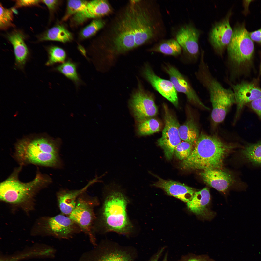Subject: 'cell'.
<instances>
[{
  "label": "cell",
  "instance_id": "6da1fadb",
  "mask_svg": "<svg viewBox=\"0 0 261 261\" xmlns=\"http://www.w3.org/2000/svg\"><path fill=\"white\" fill-rule=\"evenodd\" d=\"M134 20L133 5L130 0L105 26L100 47L106 55H118L136 48Z\"/></svg>",
  "mask_w": 261,
  "mask_h": 261
},
{
  "label": "cell",
  "instance_id": "7a4b0ae2",
  "mask_svg": "<svg viewBox=\"0 0 261 261\" xmlns=\"http://www.w3.org/2000/svg\"><path fill=\"white\" fill-rule=\"evenodd\" d=\"M237 146L226 143L216 135L202 133L181 166L185 170L220 169L226 156Z\"/></svg>",
  "mask_w": 261,
  "mask_h": 261
},
{
  "label": "cell",
  "instance_id": "3957f363",
  "mask_svg": "<svg viewBox=\"0 0 261 261\" xmlns=\"http://www.w3.org/2000/svg\"><path fill=\"white\" fill-rule=\"evenodd\" d=\"M61 143L59 138L54 139L40 137L24 139L15 144L14 156L22 166L32 164L60 167L62 163L58 153Z\"/></svg>",
  "mask_w": 261,
  "mask_h": 261
},
{
  "label": "cell",
  "instance_id": "277c9868",
  "mask_svg": "<svg viewBox=\"0 0 261 261\" xmlns=\"http://www.w3.org/2000/svg\"><path fill=\"white\" fill-rule=\"evenodd\" d=\"M254 49L253 42L244 26L235 27L226 50L225 62V77L229 81L235 82L244 68L251 62Z\"/></svg>",
  "mask_w": 261,
  "mask_h": 261
},
{
  "label": "cell",
  "instance_id": "5b68a950",
  "mask_svg": "<svg viewBox=\"0 0 261 261\" xmlns=\"http://www.w3.org/2000/svg\"><path fill=\"white\" fill-rule=\"evenodd\" d=\"M109 190L102 209V219L108 231L129 234L132 226L128 218L127 201L120 186L114 182L105 186Z\"/></svg>",
  "mask_w": 261,
  "mask_h": 261
},
{
  "label": "cell",
  "instance_id": "8992f818",
  "mask_svg": "<svg viewBox=\"0 0 261 261\" xmlns=\"http://www.w3.org/2000/svg\"><path fill=\"white\" fill-rule=\"evenodd\" d=\"M134 26L136 48L155 41L161 35L162 23L152 2L133 0Z\"/></svg>",
  "mask_w": 261,
  "mask_h": 261
},
{
  "label": "cell",
  "instance_id": "52a82bcc",
  "mask_svg": "<svg viewBox=\"0 0 261 261\" xmlns=\"http://www.w3.org/2000/svg\"><path fill=\"white\" fill-rule=\"evenodd\" d=\"M22 166L16 168L10 175L2 182L6 187L9 196L20 203L26 199L36 189L47 186L52 182L48 175L37 171L34 178L30 181H21L19 174Z\"/></svg>",
  "mask_w": 261,
  "mask_h": 261
},
{
  "label": "cell",
  "instance_id": "ba28073f",
  "mask_svg": "<svg viewBox=\"0 0 261 261\" xmlns=\"http://www.w3.org/2000/svg\"><path fill=\"white\" fill-rule=\"evenodd\" d=\"M98 204L96 198L85 192L78 197L75 208L68 216L81 231L89 236L91 242L95 245L96 240L93 231L95 218L94 209Z\"/></svg>",
  "mask_w": 261,
  "mask_h": 261
},
{
  "label": "cell",
  "instance_id": "9c48e42d",
  "mask_svg": "<svg viewBox=\"0 0 261 261\" xmlns=\"http://www.w3.org/2000/svg\"><path fill=\"white\" fill-rule=\"evenodd\" d=\"M163 106L164 126L161 136L158 140L157 143L163 149L166 159L170 160L174 154L175 148L182 141L179 131L180 125L167 107L165 104Z\"/></svg>",
  "mask_w": 261,
  "mask_h": 261
},
{
  "label": "cell",
  "instance_id": "30bf717a",
  "mask_svg": "<svg viewBox=\"0 0 261 261\" xmlns=\"http://www.w3.org/2000/svg\"><path fill=\"white\" fill-rule=\"evenodd\" d=\"M131 247L105 242L91 252L89 261H135L136 254Z\"/></svg>",
  "mask_w": 261,
  "mask_h": 261
},
{
  "label": "cell",
  "instance_id": "8fae6325",
  "mask_svg": "<svg viewBox=\"0 0 261 261\" xmlns=\"http://www.w3.org/2000/svg\"><path fill=\"white\" fill-rule=\"evenodd\" d=\"M130 105L134 115L138 122L156 115L158 109L152 96L140 83L133 92Z\"/></svg>",
  "mask_w": 261,
  "mask_h": 261
},
{
  "label": "cell",
  "instance_id": "7c38bea8",
  "mask_svg": "<svg viewBox=\"0 0 261 261\" xmlns=\"http://www.w3.org/2000/svg\"><path fill=\"white\" fill-rule=\"evenodd\" d=\"M230 10L222 19L213 25L209 32V41L215 53L223 58L231 41L233 33L230 23Z\"/></svg>",
  "mask_w": 261,
  "mask_h": 261
},
{
  "label": "cell",
  "instance_id": "4fadbf2b",
  "mask_svg": "<svg viewBox=\"0 0 261 261\" xmlns=\"http://www.w3.org/2000/svg\"><path fill=\"white\" fill-rule=\"evenodd\" d=\"M200 34L198 29L189 24L180 27L176 34V41L191 63H196L199 60L201 51L198 42Z\"/></svg>",
  "mask_w": 261,
  "mask_h": 261
},
{
  "label": "cell",
  "instance_id": "5bb4252c",
  "mask_svg": "<svg viewBox=\"0 0 261 261\" xmlns=\"http://www.w3.org/2000/svg\"><path fill=\"white\" fill-rule=\"evenodd\" d=\"M224 81L234 93L236 105L234 119L236 121L246 104L261 97V88L253 82L243 81L234 84L225 79Z\"/></svg>",
  "mask_w": 261,
  "mask_h": 261
},
{
  "label": "cell",
  "instance_id": "9a60e30c",
  "mask_svg": "<svg viewBox=\"0 0 261 261\" xmlns=\"http://www.w3.org/2000/svg\"><path fill=\"white\" fill-rule=\"evenodd\" d=\"M165 68L176 91L184 93L191 103L203 109L210 110L202 101L190 82L176 68L168 65Z\"/></svg>",
  "mask_w": 261,
  "mask_h": 261
},
{
  "label": "cell",
  "instance_id": "2e32d148",
  "mask_svg": "<svg viewBox=\"0 0 261 261\" xmlns=\"http://www.w3.org/2000/svg\"><path fill=\"white\" fill-rule=\"evenodd\" d=\"M142 73L145 78L155 90L174 106L178 107V101L177 92L170 81L158 76L147 65L145 66Z\"/></svg>",
  "mask_w": 261,
  "mask_h": 261
},
{
  "label": "cell",
  "instance_id": "e0dca14e",
  "mask_svg": "<svg viewBox=\"0 0 261 261\" xmlns=\"http://www.w3.org/2000/svg\"><path fill=\"white\" fill-rule=\"evenodd\" d=\"M49 231L58 238L68 239L81 231L78 226L68 216L59 214L48 221Z\"/></svg>",
  "mask_w": 261,
  "mask_h": 261
},
{
  "label": "cell",
  "instance_id": "ac0fdd59",
  "mask_svg": "<svg viewBox=\"0 0 261 261\" xmlns=\"http://www.w3.org/2000/svg\"><path fill=\"white\" fill-rule=\"evenodd\" d=\"M113 11L111 5L107 0H95L88 2L82 12L73 16V20L77 24L83 23L90 18L95 19L108 15Z\"/></svg>",
  "mask_w": 261,
  "mask_h": 261
},
{
  "label": "cell",
  "instance_id": "d6986e66",
  "mask_svg": "<svg viewBox=\"0 0 261 261\" xmlns=\"http://www.w3.org/2000/svg\"><path fill=\"white\" fill-rule=\"evenodd\" d=\"M157 177L158 180L153 185L163 189L168 195L186 203L193 197L196 192L194 188L176 181Z\"/></svg>",
  "mask_w": 261,
  "mask_h": 261
},
{
  "label": "cell",
  "instance_id": "ffe728a7",
  "mask_svg": "<svg viewBox=\"0 0 261 261\" xmlns=\"http://www.w3.org/2000/svg\"><path fill=\"white\" fill-rule=\"evenodd\" d=\"M210 199L209 189L205 188L196 192L193 197L186 204L189 210L202 218L211 219L215 215L214 213L209 208Z\"/></svg>",
  "mask_w": 261,
  "mask_h": 261
},
{
  "label": "cell",
  "instance_id": "44dd1931",
  "mask_svg": "<svg viewBox=\"0 0 261 261\" xmlns=\"http://www.w3.org/2000/svg\"><path fill=\"white\" fill-rule=\"evenodd\" d=\"M200 175L205 184L222 192L226 191L233 181L232 177L230 174L220 169L203 170Z\"/></svg>",
  "mask_w": 261,
  "mask_h": 261
},
{
  "label": "cell",
  "instance_id": "7402d4cb",
  "mask_svg": "<svg viewBox=\"0 0 261 261\" xmlns=\"http://www.w3.org/2000/svg\"><path fill=\"white\" fill-rule=\"evenodd\" d=\"M97 180L96 178L80 189H62L59 191L57 193V198L58 206L62 214L69 216L75 208L79 196Z\"/></svg>",
  "mask_w": 261,
  "mask_h": 261
},
{
  "label": "cell",
  "instance_id": "603a6c76",
  "mask_svg": "<svg viewBox=\"0 0 261 261\" xmlns=\"http://www.w3.org/2000/svg\"><path fill=\"white\" fill-rule=\"evenodd\" d=\"M7 37L13 47L15 66L23 70L29 55V50L24 41V36L19 31H15L8 35Z\"/></svg>",
  "mask_w": 261,
  "mask_h": 261
},
{
  "label": "cell",
  "instance_id": "cb8c5ba5",
  "mask_svg": "<svg viewBox=\"0 0 261 261\" xmlns=\"http://www.w3.org/2000/svg\"><path fill=\"white\" fill-rule=\"evenodd\" d=\"M179 131L182 141L194 145L200 134L198 126L193 116H189L182 125H180Z\"/></svg>",
  "mask_w": 261,
  "mask_h": 261
},
{
  "label": "cell",
  "instance_id": "d4e9b609",
  "mask_svg": "<svg viewBox=\"0 0 261 261\" xmlns=\"http://www.w3.org/2000/svg\"><path fill=\"white\" fill-rule=\"evenodd\" d=\"M72 35L65 27L62 25L55 26L46 31L41 37V41H52L66 43L71 41Z\"/></svg>",
  "mask_w": 261,
  "mask_h": 261
},
{
  "label": "cell",
  "instance_id": "484cf974",
  "mask_svg": "<svg viewBox=\"0 0 261 261\" xmlns=\"http://www.w3.org/2000/svg\"><path fill=\"white\" fill-rule=\"evenodd\" d=\"M243 159L254 165L261 166V141L248 143L241 151Z\"/></svg>",
  "mask_w": 261,
  "mask_h": 261
},
{
  "label": "cell",
  "instance_id": "4316f807",
  "mask_svg": "<svg viewBox=\"0 0 261 261\" xmlns=\"http://www.w3.org/2000/svg\"><path fill=\"white\" fill-rule=\"evenodd\" d=\"M77 63L69 60L57 66L53 70L71 80L77 87L82 83L77 71Z\"/></svg>",
  "mask_w": 261,
  "mask_h": 261
},
{
  "label": "cell",
  "instance_id": "83f0119b",
  "mask_svg": "<svg viewBox=\"0 0 261 261\" xmlns=\"http://www.w3.org/2000/svg\"><path fill=\"white\" fill-rule=\"evenodd\" d=\"M181 47L176 40L171 39L161 42L150 50L167 55L177 56L181 54Z\"/></svg>",
  "mask_w": 261,
  "mask_h": 261
},
{
  "label": "cell",
  "instance_id": "f1b7e54d",
  "mask_svg": "<svg viewBox=\"0 0 261 261\" xmlns=\"http://www.w3.org/2000/svg\"><path fill=\"white\" fill-rule=\"evenodd\" d=\"M137 131L140 136L150 135L159 131L161 125L159 121L152 117L146 119L138 122Z\"/></svg>",
  "mask_w": 261,
  "mask_h": 261
},
{
  "label": "cell",
  "instance_id": "f546056e",
  "mask_svg": "<svg viewBox=\"0 0 261 261\" xmlns=\"http://www.w3.org/2000/svg\"><path fill=\"white\" fill-rule=\"evenodd\" d=\"M48 59L46 66H52L57 63H63L66 58V53L62 48L56 46H52L47 50Z\"/></svg>",
  "mask_w": 261,
  "mask_h": 261
},
{
  "label": "cell",
  "instance_id": "4dcf8cb0",
  "mask_svg": "<svg viewBox=\"0 0 261 261\" xmlns=\"http://www.w3.org/2000/svg\"><path fill=\"white\" fill-rule=\"evenodd\" d=\"M106 24L104 20L101 18L95 19L82 30L80 33L81 36L84 38L91 37L105 27Z\"/></svg>",
  "mask_w": 261,
  "mask_h": 261
},
{
  "label": "cell",
  "instance_id": "1f68e13d",
  "mask_svg": "<svg viewBox=\"0 0 261 261\" xmlns=\"http://www.w3.org/2000/svg\"><path fill=\"white\" fill-rule=\"evenodd\" d=\"M88 2L84 0H69L67 1L66 13L63 20L66 21L72 16L82 11Z\"/></svg>",
  "mask_w": 261,
  "mask_h": 261
},
{
  "label": "cell",
  "instance_id": "d6a6232c",
  "mask_svg": "<svg viewBox=\"0 0 261 261\" xmlns=\"http://www.w3.org/2000/svg\"><path fill=\"white\" fill-rule=\"evenodd\" d=\"M194 146L189 142L182 141L175 148L174 154L179 159L183 160L190 155Z\"/></svg>",
  "mask_w": 261,
  "mask_h": 261
},
{
  "label": "cell",
  "instance_id": "836d02e7",
  "mask_svg": "<svg viewBox=\"0 0 261 261\" xmlns=\"http://www.w3.org/2000/svg\"><path fill=\"white\" fill-rule=\"evenodd\" d=\"M0 28L4 30L13 26V11L12 9H7L0 4Z\"/></svg>",
  "mask_w": 261,
  "mask_h": 261
},
{
  "label": "cell",
  "instance_id": "e575fe53",
  "mask_svg": "<svg viewBox=\"0 0 261 261\" xmlns=\"http://www.w3.org/2000/svg\"><path fill=\"white\" fill-rule=\"evenodd\" d=\"M178 261H215L206 254L196 255L189 254L183 256Z\"/></svg>",
  "mask_w": 261,
  "mask_h": 261
},
{
  "label": "cell",
  "instance_id": "d590c367",
  "mask_svg": "<svg viewBox=\"0 0 261 261\" xmlns=\"http://www.w3.org/2000/svg\"><path fill=\"white\" fill-rule=\"evenodd\" d=\"M41 0H19L16 1L15 7L19 8L36 5L39 3Z\"/></svg>",
  "mask_w": 261,
  "mask_h": 261
},
{
  "label": "cell",
  "instance_id": "8d00e7d4",
  "mask_svg": "<svg viewBox=\"0 0 261 261\" xmlns=\"http://www.w3.org/2000/svg\"><path fill=\"white\" fill-rule=\"evenodd\" d=\"M250 107L261 119V97L249 103Z\"/></svg>",
  "mask_w": 261,
  "mask_h": 261
},
{
  "label": "cell",
  "instance_id": "74e56055",
  "mask_svg": "<svg viewBox=\"0 0 261 261\" xmlns=\"http://www.w3.org/2000/svg\"><path fill=\"white\" fill-rule=\"evenodd\" d=\"M249 34L250 37L252 40L261 43V29Z\"/></svg>",
  "mask_w": 261,
  "mask_h": 261
},
{
  "label": "cell",
  "instance_id": "f35d334b",
  "mask_svg": "<svg viewBox=\"0 0 261 261\" xmlns=\"http://www.w3.org/2000/svg\"><path fill=\"white\" fill-rule=\"evenodd\" d=\"M41 2L45 4L50 11L54 10L59 2L57 0H42Z\"/></svg>",
  "mask_w": 261,
  "mask_h": 261
},
{
  "label": "cell",
  "instance_id": "ab89813d",
  "mask_svg": "<svg viewBox=\"0 0 261 261\" xmlns=\"http://www.w3.org/2000/svg\"><path fill=\"white\" fill-rule=\"evenodd\" d=\"M165 249V247L161 248L152 256L148 261H158Z\"/></svg>",
  "mask_w": 261,
  "mask_h": 261
},
{
  "label": "cell",
  "instance_id": "60d3db41",
  "mask_svg": "<svg viewBox=\"0 0 261 261\" xmlns=\"http://www.w3.org/2000/svg\"><path fill=\"white\" fill-rule=\"evenodd\" d=\"M167 256H168V253H167V252L166 253V254H165V256L164 257V259H163L162 261H167Z\"/></svg>",
  "mask_w": 261,
  "mask_h": 261
},
{
  "label": "cell",
  "instance_id": "b9f144b4",
  "mask_svg": "<svg viewBox=\"0 0 261 261\" xmlns=\"http://www.w3.org/2000/svg\"><path fill=\"white\" fill-rule=\"evenodd\" d=\"M260 74H261V65H260Z\"/></svg>",
  "mask_w": 261,
  "mask_h": 261
}]
</instances>
